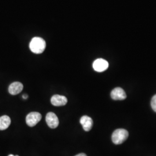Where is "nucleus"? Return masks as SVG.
<instances>
[{"label":"nucleus","instance_id":"1","mask_svg":"<svg viewBox=\"0 0 156 156\" xmlns=\"http://www.w3.org/2000/svg\"><path fill=\"white\" fill-rule=\"evenodd\" d=\"M46 48L45 40L40 37H34L30 43V49L35 54H41Z\"/></svg>","mask_w":156,"mask_h":156},{"label":"nucleus","instance_id":"2","mask_svg":"<svg viewBox=\"0 0 156 156\" xmlns=\"http://www.w3.org/2000/svg\"><path fill=\"white\" fill-rule=\"evenodd\" d=\"M128 132L125 129H117L112 134V140L115 145H120L127 139Z\"/></svg>","mask_w":156,"mask_h":156},{"label":"nucleus","instance_id":"3","mask_svg":"<svg viewBox=\"0 0 156 156\" xmlns=\"http://www.w3.org/2000/svg\"><path fill=\"white\" fill-rule=\"evenodd\" d=\"M42 119V115L37 112H31L27 116L26 121V123L30 127H34L39 123Z\"/></svg>","mask_w":156,"mask_h":156},{"label":"nucleus","instance_id":"4","mask_svg":"<svg viewBox=\"0 0 156 156\" xmlns=\"http://www.w3.org/2000/svg\"><path fill=\"white\" fill-rule=\"evenodd\" d=\"M109 67V64L108 62L103 58H98L95 60L93 64V67L95 71L101 73L106 70Z\"/></svg>","mask_w":156,"mask_h":156},{"label":"nucleus","instance_id":"5","mask_svg":"<svg viewBox=\"0 0 156 156\" xmlns=\"http://www.w3.org/2000/svg\"><path fill=\"white\" fill-rule=\"evenodd\" d=\"M46 122L51 128H56L59 124V120L56 114L53 112H49L46 116Z\"/></svg>","mask_w":156,"mask_h":156},{"label":"nucleus","instance_id":"6","mask_svg":"<svg viewBox=\"0 0 156 156\" xmlns=\"http://www.w3.org/2000/svg\"><path fill=\"white\" fill-rule=\"evenodd\" d=\"M111 96L114 100H123L127 97L126 92L120 87H116L113 90L111 91Z\"/></svg>","mask_w":156,"mask_h":156},{"label":"nucleus","instance_id":"7","mask_svg":"<svg viewBox=\"0 0 156 156\" xmlns=\"http://www.w3.org/2000/svg\"><path fill=\"white\" fill-rule=\"evenodd\" d=\"M68 100L65 96L55 95L51 98V103L55 106H64L67 104Z\"/></svg>","mask_w":156,"mask_h":156},{"label":"nucleus","instance_id":"8","mask_svg":"<svg viewBox=\"0 0 156 156\" xmlns=\"http://www.w3.org/2000/svg\"><path fill=\"white\" fill-rule=\"evenodd\" d=\"M80 123L82 124L85 131H89L92 128L93 125V121L92 119L87 116H83L81 117L80 120Z\"/></svg>","mask_w":156,"mask_h":156},{"label":"nucleus","instance_id":"9","mask_svg":"<svg viewBox=\"0 0 156 156\" xmlns=\"http://www.w3.org/2000/svg\"><path fill=\"white\" fill-rule=\"evenodd\" d=\"M23 89V85L20 82H15L10 84L8 88L9 93L12 95L19 94Z\"/></svg>","mask_w":156,"mask_h":156},{"label":"nucleus","instance_id":"10","mask_svg":"<svg viewBox=\"0 0 156 156\" xmlns=\"http://www.w3.org/2000/svg\"><path fill=\"white\" fill-rule=\"evenodd\" d=\"M11 123L10 117L8 116H2L0 117V130H5L8 128Z\"/></svg>","mask_w":156,"mask_h":156},{"label":"nucleus","instance_id":"11","mask_svg":"<svg viewBox=\"0 0 156 156\" xmlns=\"http://www.w3.org/2000/svg\"><path fill=\"white\" fill-rule=\"evenodd\" d=\"M151 106L153 111L156 112V94L154 95L151 101Z\"/></svg>","mask_w":156,"mask_h":156},{"label":"nucleus","instance_id":"12","mask_svg":"<svg viewBox=\"0 0 156 156\" xmlns=\"http://www.w3.org/2000/svg\"><path fill=\"white\" fill-rule=\"evenodd\" d=\"M75 156H87L86 155V154L84 153H80V154H78L77 155H76Z\"/></svg>","mask_w":156,"mask_h":156},{"label":"nucleus","instance_id":"13","mask_svg":"<svg viewBox=\"0 0 156 156\" xmlns=\"http://www.w3.org/2000/svg\"><path fill=\"white\" fill-rule=\"evenodd\" d=\"M23 99H27L28 98V95L27 94L23 95Z\"/></svg>","mask_w":156,"mask_h":156},{"label":"nucleus","instance_id":"14","mask_svg":"<svg viewBox=\"0 0 156 156\" xmlns=\"http://www.w3.org/2000/svg\"><path fill=\"white\" fill-rule=\"evenodd\" d=\"M8 156H19L18 155H16V156H15V155H13V154H9Z\"/></svg>","mask_w":156,"mask_h":156}]
</instances>
